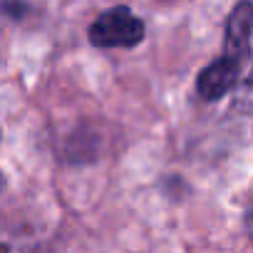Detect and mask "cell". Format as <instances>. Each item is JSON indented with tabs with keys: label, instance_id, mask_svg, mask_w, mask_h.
<instances>
[{
	"label": "cell",
	"instance_id": "obj_1",
	"mask_svg": "<svg viewBox=\"0 0 253 253\" xmlns=\"http://www.w3.org/2000/svg\"><path fill=\"white\" fill-rule=\"evenodd\" d=\"M142 38L144 23L126 8H112L102 13L89 28V40L97 47H132L142 42Z\"/></svg>",
	"mask_w": 253,
	"mask_h": 253
},
{
	"label": "cell",
	"instance_id": "obj_2",
	"mask_svg": "<svg viewBox=\"0 0 253 253\" xmlns=\"http://www.w3.org/2000/svg\"><path fill=\"white\" fill-rule=\"evenodd\" d=\"M251 30H253V5L238 3L226 23V57L243 62L251 47Z\"/></svg>",
	"mask_w": 253,
	"mask_h": 253
},
{
	"label": "cell",
	"instance_id": "obj_3",
	"mask_svg": "<svg viewBox=\"0 0 253 253\" xmlns=\"http://www.w3.org/2000/svg\"><path fill=\"white\" fill-rule=\"evenodd\" d=\"M238 70H241V62L231 60V57H221L216 62H211L196 80V89L204 99H218L223 97L233 84H236V77H238Z\"/></svg>",
	"mask_w": 253,
	"mask_h": 253
},
{
	"label": "cell",
	"instance_id": "obj_4",
	"mask_svg": "<svg viewBox=\"0 0 253 253\" xmlns=\"http://www.w3.org/2000/svg\"><path fill=\"white\" fill-rule=\"evenodd\" d=\"M0 253H28L25 236L10 226H0Z\"/></svg>",
	"mask_w": 253,
	"mask_h": 253
},
{
	"label": "cell",
	"instance_id": "obj_5",
	"mask_svg": "<svg viewBox=\"0 0 253 253\" xmlns=\"http://www.w3.org/2000/svg\"><path fill=\"white\" fill-rule=\"evenodd\" d=\"M246 228H248V236L253 238V204H251L248 211H246Z\"/></svg>",
	"mask_w": 253,
	"mask_h": 253
},
{
	"label": "cell",
	"instance_id": "obj_6",
	"mask_svg": "<svg viewBox=\"0 0 253 253\" xmlns=\"http://www.w3.org/2000/svg\"><path fill=\"white\" fill-rule=\"evenodd\" d=\"M0 189H3V174H0Z\"/></svg>",
	"mask_w": 253,
	"mask_h": 253
}]
</instances>
